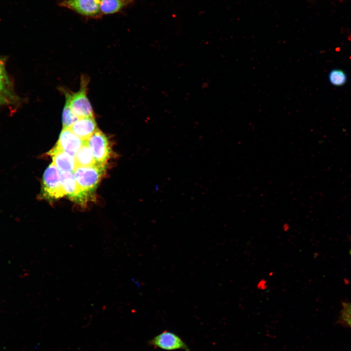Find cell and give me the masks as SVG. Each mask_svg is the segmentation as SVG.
<instances>
[{
    "instance_id": "10",
    "label": "cell",
    "mask_w": 351,
    "mask_h": 351,
    "mask_svg": "<svg viewBox=\"0 0 351 351\" xmlns=\"http://www.w3.org/2000/svg\"><path fill=\"white\" fill-rule=\"evenodd\" d=\"M68 129L82 140H87L98 129L94 117L79 118Z\"/></svg>"
},
{
    "instance_id": "8",
    "label": "cell",
    "mask_w": 351,
    "mask_h": 351,
    "mask_svg": "<svg viewBox=\"0 0 351 351\" xmlns=\"http://www.w3.org/2000/svg\"><path fill=\"white\" fill-rule=\"evenodd\" d=\"M83 141L69 129H62L55 146L75 156Z\"/></svg>"
},
{
    "instance_id": "2",
    "label": "cell",
    "mask_w": 351,
    "mask_h": 351,
    "mask_svg": "<svg viewBox=\"0 0 351 351\" xmlns=\"http://www.w3.org/2000/svg\"><path fill=\"white\" fill-rule=\"evenodd\" d=\"M89 78L82 76L79 90L76 92L62 89L68 103L74 114L78 118L94 117L91 104L87 96Z\"/></svg>"
},
{
    "instance_id": "1",
    "label": "cell",
    "mask_w": 351,
    "mask_h": 351,
    "mask_svg": "<svg viewBox=\"0 0 351 351\" xmlns=\"http://www.w3.org/2000/svg\"><path fill=\"white\" fill-rule=\"evenodd\" d=\"M105 170V166L77 167L73 172L82 194L88 201L93 196Z\"/></svg>"
},
{
    "instance_id": "14",
    "label": "cell",
    "mask_w": 351,
    "mask_h": 351,
    "mask_svg": "<svg viewBox=\"0 0 351 351\" xmlns=\"http://www.w3.org/2000/svg\"><path fill=\"white\" fill-rule=\"evenodd\" d=\"M78 118L65 102L62 115V129L69 128Z\"/></svg>"
},
{
    "instance_id": "16",
    "label": "cell",
    "mask_w": 351,
    "mask_h": 351,
    "mask_svg": "<svg viewBox=\"0 0 351 351\" xmlns=\"http://www.w3.org/2000/svg\"><path fill=\"white\" fill-rule=\"evenodd\" d=\"M341 316L351 318V303H343Z\"/></svg>"
},
{
    "instance_id": "6",
    "label": "cell",
    "mask_w": 351,
    "mask_h": 351,
    "mask_svg": "<svg viewBox=\"0 0 351 351\" xmlns=\"http://www.w3.org/2000/svg\"><path fill=\"white\" fill-rule=\"evenodd\" d=\"M149 344L155 348L166 351L182 350L191 351L179 336L169 331H164L155 336L150 341Z\"/></svg>"
},
{
    "instance_id": "12",
    "label": "cell",
    "mask_w": 351,
    "mask_h": 351,
    "mask_svg": "<svg viewBox=\"0 0 351 351\" xmlns=\"http://www.w3.org/2000/svg\"><path fill=\"white\" fill-rule=\"evenodd\" d=\"M136 0H101L100 11L102 16L121 13L132 7Z\"/></svg>"
},
{
    "instance_id": "19",
    "label": "cell",
    "mask_w": 351,
    "mask_h": 351,
    "mask_svg": "<svg viewBox=\"0 0 351 351\" xmlns=\"http://www.w3.org/2000/svg\"><path fill=\"white\" fill-rule=\"evenodd\" d=\"M340 320L342 323L351 328V318L341 316Z\"/></svg>"
},
{
    "instance_id": "20",
    "label": "cell",
    "mask_w": 351,
    "mask_h": 351,
    "mask_svg": "<svg viewBox=\"0 0 351 351\" xmlns=\"http://www.w3.org/2000/svg\"><path fill=\"white\" fill-rule=\"evenodd\" d=\"M273 275V272H270L269 273V275L270 276H272Z\"/></svg>"
},
{
    "instance_id": "5",
    "label": "cell",
    "mask_w": 351,
    "mask_h": 351,
    "mask_svg": "<svg viewBox=\"0 0 351 351\" xmlns=\"http://www.w3.org/2000/svg\"><path fill=\"white\" fill-rule=\"evenodd\" d=\"M87 141L96 164L105 166L111 153L107 136L98 129Z\"/></svg>"
},
{
    "instance_id": "11",
    "label": "cell",
    "mask_w": 351,
    "mask_h": 351,
    "mask_svg": "<svg viewBox=\"0 0 351 351\" xmlns=\"http://www.w3.org/2000/svg\"><path fill=\"white\" fill-rule=\"evenodd\" d=\"M48 154L52 156L53 163L59 171L72 172L76 168L74 156L55 146Z\"/></svg>"
},
{
    "instance_id": "3",
    "label": "cell",
    "mask_w": 351,
    "mask_h": 351,
    "mask_svg": "<svg viewBox=\"0 0 351 351\" xmlns=\"http://www.w3.org/2000/svg\"><path fill=\"white\" fill-rule=\"evenodd\" d=\"M65 195L62 187L60 172L52 162L43 175L39 198L49 201L54 200Z\"/></svg>"
},
{
    "instance_id": "4",
    "label": "cell",
    "mask_w": 351,
    "mask_h": 351,
    "mask_svg": "<svg viewBox=\"0 0 351 351\" xmlns=\"http://www.w3.org/2000/svg\"><path fill=\"white\" fill-rule=\"evenodd\" d=\"M101 0H58L57 4L68 9L87 19H99Z\"/></svg>"
},
{
    "instance_id": "7",
    "label": "cell",
    "mask_w": 351,
    "mask_h": 351,
    "mask_svg": "<svg viewBox=\"0 0 351 351\" xmlns=\"http://www.w3.org/2000/svg\"><path fill=\"white\" fill-rule=\"evenodd\" d=\"M59 172L61 184L65 195L78 204L85 205L87 201L80 192L73 173Z\"/></svg>"
},
{
    "instance_id": "18",
    "label": "cell",
    "mask_w": 351,
    "mask_h": 351,
    "mask_svg": "<svg viewBox=\"0 0 351 351\" xmlns=\"http://www.w3.org/2000/svg\"><path fill=\"white\" fill-rule=\"evenodd\" d=\"M257 289L260 291H265L267 289V281L264 278L260 279L256 285Z\"/></svg>"
},
{
    "instance_id": "13",
    "label": "cell",
    "mask_w": 351,
    "mask_h": 351,
    "mask_svg": "<svg viewBox=\"0 0 351 351\" xmlns=\"http://www.w3.org/2000/svg\"><path fill=\"white\" fill-rule=\"evenodd\" d=\"M74 158L76 167L92 166L97 164L87 140H84Z\"/></svg>"
},
{
    "instance_id": "9",
    "label": "cell",
    "mask_w": 351,
    "mask_h": 351,
    "mask_svg": "<svg viewBox=\"0 0 351 351\" xmlns=\"http://www.w3.org/2000/svg\"><path fill=\"white\" fill-rule=\"evenodd\" d=\"M6 60L4 57L0 56V92L17 106L20 102V98L15 93L13 82L7 72Z\"/></svg>"
},
{
    "instance_id": "17",
    "label": "cell",
    "mask_w": 351,
    "mask_h": 351,
    "mask_svg": "<svg viewBox=\"0 0 351 351\" xmlns=\"http://www.w3.org/2000/svg\"><path fill=\"white\" fill-rule=\"evenodd\" d=\"M4 106H15L16 105L5 95L0 92V107Z\"/></svg>"
},
{
    "instance_id": "15",
    "label": "cell",
    "mask_w": 351,
    "mask_h": 351,
    "mask_svg": "<svg viewBox=\"0 0 351 351\" xmlns=\"http://www.w3.org/2000/svg\"><path fill=\"white\" fill-rule=\"evenodd\" d=\"M329 79L333 85L342 86L347 81V76L343 71L340 69H334L330 72Z\"/></svg>"
}]
</instances>
